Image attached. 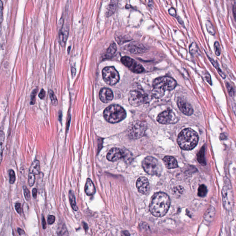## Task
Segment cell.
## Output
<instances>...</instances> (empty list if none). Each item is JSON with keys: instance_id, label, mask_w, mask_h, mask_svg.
Returning a JSON list of instances; mask_svg holds the SVG:
<instances>
[{"instance_id": "cell-1", "label": "cell", "mask_w": 236, "mask_h": 236, "mask_svg": "<svg viewBox=\"0 0 236 236\" xmlns=\"http://www.w3.org/2000/svg\"><path fill=\"white\" fill-rule=\"evenodd\" d=\"M170 205V199L169 196L165 193L160 192L153 197L149 209L154 216L161 217L167 214Z\"/></svg>"}, {"instance_id": "cell-2", "label": "cell", "mask_w": 236, "mask_h": 236, "mask_svg": "<svg viewBox=\"0 0 236 236\" xmlns=\"http://www.w3.org/2000/svg\"><path fill=\"white\" fill-rule=\"evenodd\" d=\"M176 84L175 80L170 77L165 76L157 78L153 83V95L155 98H161L166 90L174 89Z\"/></svg>"}, {"instance_id": "cell-3", "label": "cell", "mask_w": 236, "mask_h": 236, "mask_svg": "<svg viewBox=\"0 0 236 236\" xmlns=\"http://www.w3.org/2000/svg\"><path fill=\"white\" fill-rule=\"evenodd\" d=\"M177 141L181 149L191 150L197 144L198 136L196 132L192 129H184L178 135Z\"/></svg>"}, {"instance_id": "cell-4", "label": "cell", "mask_w": 236, "mask_h": 236, "mask_svg": "<svg viewBox=\"0 0 236 236\" xmlns=\"http://www.w3.org/2000/svg\"><path fill=\"white\" fill-rule=\"evenodd\" d=\"M126 111L122 107L118 105H112L104 111V116L108 122L115 123L120 122L126 118Z\"/></svg>"}, {"instance_id": "cell-5", "label": "cell", "mask_w": 236, "mask_h": 236, "mask_svg": "<svg viewBox=\"0 0 236 236\" xmlns=\"http://www.w3.org/2000/svg\"><path fill=\"white\" fill-rule=\"evenodd\" d=\"M222 190V202L224 209L227 211L233 210L234 206V197L232 186L228 179H224Z\"/></svg>"}, {"instance_id": "cell-6", "label": "cell", "mask_w": 236, "mask_h": 236, "mask_svg": "<svg viewBox=\"0 0 236 236\" xmlns=\"http://www.w3.org/2000/svg\"><path fill=\"white\" fill-rule=\"evenodd\" d=\"M142 167L144 171L149 174L159 175L162 170L161 165L155 158L148 156L142 162Z\"/></svg>"}, {"instance_id": "cell-7", "label": "cell", "mask_w": 236, "mask_h": 236, "mask_svg": "<svg viewBox=\"0 0 236 236\" xmlns=\"http://www.w3.org/2000/svg\"><path fill=\"white\" fill-rule=\"evenodd\" d=\"M147 100V95L140 89L132 90L129 94V101L132 106H140L144 104Z\"/></svg>"}, {"instance_id": "cell-8", "label": "cell", "mask_w": 236, "mask_h": 236, "mask_svg": "<svg viewBox=\"0 0 236 236\" xmlns=\"http://www.w3.org/2000/svg\"><path fill=\"white\" fill-rule=\"evenodd\" d=\"M102 74L104 80L108 85L113 86L119 81V74L114 67H105L102 71Z\"/></svg>"}, {"instance_id": "cell-9", "label": "cell", "mask_w": 236, "mask_h": 236, "mask_svg": "<svg viewBox=\"0 0 236 236\" xmlns=\"http://www.w3.org/2000/svg\"><path fill=\"white\" fill-rule=\"evenodd\" d=\"M146 130L145 124L143 122L137 121L133 123L130 127L129 134L132 138L138 139L144 135Z\"/></svg>"}, {"instance_id": "cell-10", "label": "cell", "mask_w": 236, "mask_h": 236, "mask_svg": "<svg viewBox=\"0 0 236 236\" xmlns=\"http://www.w3.org/2000/svg\"><path fill=\"white\" fill-rule=\"evenodd\" d=\"M158 122L162 124H174L178 119L174 113L171 109H168L159 114L157 118Z\"/></svg>"}, {"instance_id": "cell-11", "label": "cell", "mask_w": 236, "mask_h": 236, "mask_svg": "<svg viewBox=\"0 0 236 236\" xmlns=\"http://www.w3.org/2000/svg\"><path fill=\"white\" fill-rule=\"evenodd\" d=\"M121 62L133 72L140 73L144 72V68L143 66L132 58L125 56L121 58Z\"/></svg>"}, {"instance_id": "cell-12", "label": "cell", "mask_w": 236, "mask_h": 236, "mask_svg": "<svg viewBox=\"0 0 236 236\" xmlns=\"http://www.w3.org/2000/svg\"><path fill=\"white\" fill-rule=\"evenodd\" d=\"M136 186L138 192L143 194L148 193L150 190L149 180L144 177H141L137 179Z\"/></svg>"}, {"instance_id": "cell-13", "label": "cell", "mask_w": 236, "mask_h": 236, "mask_svg": "<svg viewBox=\"0 0 236 236\" xmlns=\"http://www.w3.org/2000/svg\"><path fill=\"white\" fill-rule=\"evenodd\" d=\"M124 157V151L118 148H114L111 149L107 155L108 160L115 161Z\"/></svg>"}, {"instance_id": "cell-14", "label": "cell", "mask_w": 236, "mask_h": 236, "mask_svg": "<svg viewBox=\"0 0 236 236\" xmlns=\"http://www.w3.org/2000/svg\"><path fill=\"white\" fill-rule=\"evenodd\" d=\"M177 104L180 111L185 115L190 116L193 113V109L191 105L183 99H178Z\"/></svg>"}, {"instance_id": "cell-15", "label": "cell", "mask_w": 236, "mask_h": 236, "mask_svg": "<svg viewBox=\"0 0 236 236\" xmlns=\"http://www.w3.org/2000/svg\"><path fill=\"white\" fill-rule=\"evenodd\" d=\"M99 97L102 102L106 104L113 100V93L109 89L104 88L100 90Z\"/></svg>"}, {"instance_id": "cell-16", "label": "cell", "mask_w": 236, "mask_h": 236, "mask_svg": "<svg viewBox=\"0 0 236 236\" xmlns=\"http://www.w3.org/2000/svg\"><path fill=\"white\" fill-rule=\"evenodd\" d=\"M163 161L168 169H172L177 168L178 163L174 158L172 156H166L163 158Z\"/></svg>"}, {"instance_id": "cell-17", "label": "cell", "mask_w": 236, "mask_h": 236, "mask_svg": "<svg viewBox=\"0 0 236 236\" xmlns=\"http://www.w3.org/2000/svg\"><path fill=\"white\" fill-rule=\"evenodd\" d=\"M85 192L88 196H92L95 193V189L91 179L88 178L85 186Z\"/></svg>"}, {"instance_id": "cell-18", "label": "cell", "mask_w": 236, "mask_h": 236, "mask_svg": "<svg viewBox=\"0 0 236 236\" xmlns=\"http://www.w3.org/2000/svg\"><path fill=\"white\" fill-rule=\"evenodd\" d=\"M215 212L216 210L215 208L213 206H210V208L207 210L205 214H204V220L206 222H209V223L212 222V220L214 219V217H215Z\"/></svg>"}, {"instance_id": "cell-19", "label": "cell", "mask_w": 236, "mask_h": 236, "mask_svg": "<svg viewBox=\"0 0 236 236\" xmlns=\"http://www.w3.org/2000/svg\"><path fill=\"white\" fill-rule=\"evenodd\" d=\"M40 163L39 160H35L31 164L29 174L36 175L40 173Z\"/></svg>"}, {"instance_id": "cell-20", "label": "cell", "mask_w": 236, "mask_h": 236, "mask_svg": "<svg viewBox=\"0 0 236 236\" xmlns=\"http://www.w3.org/2000/svg\"><path fill=\"white\" fill-rule=\"evenodd\" d=\"M117 49H116V45L114 43L112 44L107 49V52L105 54V58L106 59H110L114 55L116 52Z\"/></svg>"}, {"instance_id": "cell-21", "label": "cell", "mask_w": 236, "mask_h": 236, "mask_svg": "<svg viewBox=\"0 0 236 236\" xmlns=\"http://www.w3.org/2000/svg\"><path fill=\"white\" fill-rule=\"evenodd\" d=\"M57 234V236H69L68 232L63 223H61L58 225Z\"/></svg>"}, {"instance_id": "cell-22", "label": "cell", "mask_w": 236, "mask_h": 236, "mask_svg": "<svg viewBox=\"0 0 236 236\" xmlns=\"http://www.w3.org/2000/svg\"><path fill=\"white\" fill-rule=\"evenodd\" d=\"M197 160L200 163L201 165H206V161L205 159V147L203 146L201 147L200 150L199 152L197 154Z\"/></svg>"}, {"instance_id": "cell-23", "label": "cell", "mask_w": 236, "mask_h": 236, "mask_svg": "<svg viewBox=\"0 0 236 236\" xmlns=\"http://www.w3.org/2000/svg\"><path fill=\"white\" fill-rule=\"evenodd\" d=\"M69 198L70 202V204L72 209L74 211H77L78 208L77 207V205H76L75 195L72 191H70L69 192Z\"/></svg>"}, {"instance_id": "cell-24", "label": "cell", "mask_w": 236, "mask_h": 236, "mask_svg": "<svg viewBox=\"0 0 236 236\" xmlns=\"http://www.w3.org/2000/svg\"><path fill=\"white\" fill-rule=\"evenodd\" d=\"M208 57H209V59H210V61L212 63L213 65L214 66V67L216 69L217 71L223 79H225V78H226V76H225V74H224V73L222 71V70L220 69V68L219 67L217 63V62H215L214 60H213L212 58H210V57H209V56H208Z\"/></svg>"}, {"instance_id": "cell-25", "label": "cell", "mask_w": 236, "mask_h": 236, "mask_svg": "<svg viewBox=\"0 0 236 236\" xmlns=\"http://www.w3.org/2000/svg\"><path fill=\"white\" fill-rule=\"evenodd\" d=\"M207 187L204 184H201L198 189V196L201 197H205L207 194Z\"/></svg>"}, {"instance_id": "cell-26", "label": "cell", "mask_w": 236, "mask_h": 236, "mask_svg": "<svg viewBox=\"0 0 236 236\" xmlns=\"http://www.w3.org/2000/svg\"><path fill=\"white\" fill-rule=\"evenodd\" d=\"M206 26L207 31L210 33V35H212V36L215 35V28H214V26H213L212 23L210 21H207L206 23Z\"/></svg>"}, {"instance_id": "cell-27", "label": "cell", "mask_w": 236, "mask_h": 236, "mask_svg": "<svg viewBox=\"0 0 236 236\" xmlns=\"http://www.w3.org/2000/svg\"><path fill=\"white\" fill-rule=\"evenodd\" d=\"M214 50L215 53L217 56H220L221 53V49H220V45L219 43L217 41L215 42L214 44Z\"/></svg>"}, {"instance_id": "cell-28", "label": "cell", "mask_w": 236, "mask_h": 236, "mask_svg": "<svg viewBox=\"0 0 236 236\" xmlns=\"http://www.w3.org/2000/svg\"><path fill=\"white\" fill-rule=\"evenodd\" d=\"M226 86L227 88V90H228V93L230 95H231V96L234 95L235 94L234 90L232 85L228 82H226Z\"/></svg>"}, {"instance_id": "cell-29", "label": "cell", "mask_w": 236, "mask_h": 236, "mask_svg": "<svg viewBox=\"0 0 236 236\" xmlns=\"http://www.w3.org/2000/svg\"><path fill=\"white\" fill-rule=\"evenodd\" d=\"M49 96H50V99H51L53 105H54V106H56L58 104V101H57V99L55 95L52 91H50V93H49Z\"/></svg>"}, {"instance_id": "cell-30", "label": "cell", "mask_w": 236, "mask_h": 236, "mask_svg": "<svg viewBox=\"0 0 236 236\" xmlns=\"http://www.w3.org/2000/svg\"><path fill=\"white\" fill-rule=\"evenodd\" d=\"M9 177H10L9 182H10V184H13L15 182V178H16L14 171L13 170H10L9 171Z\"/></svg>"}, {"instance_id": "cell-31", "label": "cell", "mask_w": 236, "mask_h": 236, "mask_svg": "<svg viewBox=\"0 0 236 236\" xmlns=\"http://www.w3.org/2000/svg\"><path fill=\"white\" fill-rule=\"evenodd\" d=\"M35 181V176L31 174H29L28 182L30 186H32L34 185Z\"/></svg>"}, {"instance_id": "cell-32", "label": "cell", "mask_w": 236, "mask_h": 236, "mask_svg": "<svg viewBox=\"0 0 236 236\" xmlns=\"http://www.w3.org/2000/svg\"><path fill=\"white\" fill-rule=\"evenodd\" d=\"M24 193L25 197L27 201H29L30 200V193L29 191L26 186H24Z\"/></svg>"}, {"instance_id": "cell-33", "label": "cell", "mask_w": 236, "mask_h": 236, "mask_svg": "<svg viewBox=\"0 0 236 236\" xmlns=\"http://www.w3.org/2000/svg\"><path fill=\"white\" fill-rule=\"evenodd\" d=\"M55 218L53 215H49L48 218V222L49 224H52L55 221Z\"/></svg>"}, {"instance_id": "cell-34", "label": "cell", "mask_w": 236, "mask_h": 236, "mask_svg": "<svg viewBox=\"0 0 236 236\" xmlns=\"http://www.w3.org/2000/svg\"><path fill=\"white\" fill-rule=\"evenodd\" d=\"M15 209H16V211L19 213V214H21L22 209L21 206V204L20 203H17L15 204Z\"/></svg>"}, {"instance_id": "cell-35", "label": "cell", "mask_w": 236, "mask_h": 236, "mask_svg": "<svg viewBox=\"0 0 236 236\" xmlns=\"http://www.w3.org/2000/svg\"><path fill=\"white\" fill-rule=\"evenodd\" d=\"M205 79L209 84L212 85V81H211V76L209 73H206L205 74Z\"/></svg>"}, {"instance_id": "cell-36", "label": "cell", "mask_w": 236, "mask_h": 236, "mask_svg": "<svg viewBox=\"0 0 236 236\" xmlns=\"http://www.w3.org/2000/svg\"><path fill=\"white\" fill-rule=\"evenodd\" d=\"M36 92H37V90H35L34 91H33V93H32V95H31L30 104H35V95H36Z\"/></svg>"}, {"instance_id": "cell-37", "label": "cell", "mask_w": 236, "mask_h": 236, "mask_svg": "<svg viewBox=\"0 0 236 236\" xmlns=\"http://www.w3.org/2000/svg\"><path fill=\"white\" fill-rule=\"evenodd\" d=\"M45 91H44V90L43 89L42 90L41 92H40V93L39 94V97L41 99H44V98L45 97Z\"/></svg>"}, {"instance_id": "cell-38", "label": "cell", "mask_w": 236, "mask_h": 236, "mask_svg": "<svg viewBox=\"0 0 236 236\" xmlns=\"http://www.w3.org/2000/svg\"><path fill=\"white\" fill-rule=\"evenodd\" d=\"M42 224H43V227L44 229L46 228V222L45 219L44 217H43L42 218Z\"/></svg>"}, {"instance_id": "cell-39", "label": "cell", "mask_w": 236, "mask_h": 236, "mask_svg": "<svg viewBox=\"0 0 236 236\" xmlns=\"http://www.w3.org/2000/svg\"><path fill=\"white\" fill-rule=\"evenodd\" d=\"M37 193H38V192H37V189H36V188L33 189V190H32V195H33V197H34V198H37Z\"/></svg>"}, {"instance_id": "cell-40", "label": "cell", "mask_w": 236, "mask_h": 236, "mask_svg": "<svg viewBox=\"0 0 236 236\" xmlns=\"http://www.w3.org/2000/svg\"><path fill=\"white\" fill-rule=\"evenodd\" d=\"M121 234V236H130L129 233L127 231H122Z\"/></svg>"}, {"instance_id": "cell-41", "label": "cell", "mask_w": 236, "mask_h": 236, "mask_svg": "<svg viewBox=\"0 0 236 236\" xmlns=\"http://www.w3.org/2000/svg\"><path fill=\"white\" fill-rule=\"evenodd\" d=\"M71 72L72 74V76H73H73H75L76 72V69H75V68L73 67H72L71 68Z\"/></svg>"}, {"instance_id": "cell-42", "label": "cell", "mask_w": 236, "mask_h": 236, "mask_svg": "<svg viewBox=\"0 0 236 236\" xmlns=\"http://www.w3.org/2000/svg\"><path fill=\"white\" fill-rule=\"evenodd\" d=\"M18 232L20 235H22L24 234V232L22 229H21V228H18Z\"/></svg>"}, {"instance_id": "cell-43", "label": "cell", "mask_w": 236, "mask_h": 236, "mask_svg": "<svg viewBox=\"0 0 236 236\" xmlns=\"http://www.w3.org/2000/svg\"><path fill=\"white\" fill-rule=\"evenodd\" d=\"M83 226H84V229H85V230H87L88 229V226L87 224L86 223H85V222H84L83 223Z\"/></svg>"}, {"instance_id": "cell-44", "label": "cell", "mask_w": 236, "mask_h": 236, "mask_svg": "<svg viewBox=\"0 0 236 236\" xmlns=\"http://www.w3.org/2000/svg\"><path fill=\"white\" fill-rule=\"evenodd\" d=\"M220 137H221V139H224L226 138L225 135L223 134H221V135H220Z\"/></svg>"}, {"instance_id": "cell-45", "label": "cell", "mask_w": 236, "mask_h": 236, "mask_svg": "<svg viewBox=\"0 0 236 236\" xmlns=\"http://www.w3.org/2000/svg\"></svg>"}]
</instances>
